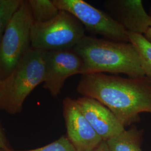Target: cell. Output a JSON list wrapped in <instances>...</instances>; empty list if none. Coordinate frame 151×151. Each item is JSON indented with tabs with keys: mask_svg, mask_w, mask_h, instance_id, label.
<instances>
[{
	"mask_svg": "<svg viewBox=\"0 0 151 151\" xmlns=\"http://www.w3.org/2000/svg\"><path fill=\"white\" fill-rule=\"evenodd\" d=\"M76 90L82 96L103 104L125 128L138 122L140 113L151 114V80L147 76L124 78L104 73L83 75Z\"/></svg>",
	"mask_w": 151,
	"mask_h": 151,
	"instance_id": "cell-1",
	"label": "cell"
},
{
	"mask_svg": "<svg viewBox=\"0 0 151 151\" xmlns=\"http://www.w3.org/2000/svg\"><path fill=\"white\" fill-rule=\"evenodd\" d=\"M73 49L82 60L81 75L108 72L132 78L146 76L138 52L130 42L85 35Z\"/></svg>",
	"mask_w": 151,
	"mask_h": 151,
	"instance_id": "cell-2",
	"label": "cell"
},
{
	"mask_svg": "<svg viewBox=\"0 0 151 151\" xmlns=\"http://www.w3.org/2000/svg\"><path fill=\"white\" fill-rule=\"evenodd\" d=\"M45 72V51L30 47L14 70L0 80V110L10 115L20 113L25 99L43 83Z\"/></svg>",
	"mask_w": 151,
	"mask_h": 151,
	"instance_id": "cell-3",
	"label": "cell"
},
{
	"mask_svg": "<svg viewBox=\"0 0 151 151\" xmlns=\"http://www.w3.org/2000/svg\"><path fill=\"white\" fill-rule=\"evenodd\" d=\"M85 29L75 16L60 10L45 22H34L30 32V47L44 51L73 48L86 35Z\"/></svg>",
	"mask_w": 151,
	"mask_h": 151,
	"instance_id": "cell-4",
	"label": "cell"
},
{
	"mask_svg": "<svg viewBox=\"0 0 151 151\" xmlns=\"http://www.w3.org/2000/svg\"><path fill=\"white\" fill-rule=\"evenodd\" d=\"M33 22L28 1L22 0L0 42V80L14 70L30 48V32Z\"/></svg>",
	"mask_w": 151,
	"mask_h": 151,
	"instance_id": "cell-5",
	"label": "cell"
},
{
	"mask_svg": "<svg viewBox=\"0 0 151 151\" xmlns=\"http://www.w3.org/2000/svg\"><path fill=\"white\" fill-rule=\"evenodd\" d=\"M60 10L67 11L81 22L85 30L110 40L129 42V32L107 12L83 0H53Z\"/></svg>",
	"mask_w": 151,
	"mask_h": 151,
	"instance_id": "cell-6",
	"label": "cell"
},
{
	"mask_svg": "<svg viewBox=\"0 0 151 151\" xmlns=\"http://www.w3.org/2000/svg\"><path fill=\"white\" fill-rule=\"evenodd\" d=\"M45 58L43 86L53 97H57L69 77L81 75L82 60L73 48L45 51Z\"/></svg>",
	"mask_w": 151,
	"mask_h": 151,
	"instance_id": "cell-7",
	"label": "cell"
},
{
	"mask_svg": "<svg viewBox=\"0 0 151 151\" xmlns=\"http://www.w3.org/2000/svg\"><path fill=\"white\" fill-rule=\"evenodd\" d=\"M62 108L65 135L76 151H90L103 141L83 115L76 100L65 97Z\"/></svg>",
	"mask_w": 151,
	"mask_h": 151,
	"instance_id": "cell-8",
	"label": "cell"
},
{
	"mask_svg": "<svg viewBox=\"0 0 151 151\" xmlns=\"http://www.w3.org/2000/svg\"><path fill=\"white\" fill-rule=\"evenodd\" d=\"M104 6L108 14L128 32L144 35L151 27V16L140 0H108Z\"/></svg>",
	"mask_w": 151,
	"mask_h": 151,
	"instance_id": "cell-9",
	"label": "cell"
},
{
	"mask_svg": "<svg viewBox=\"0 0 151 151\" xmlns=\"http://www.w3.org/2000/svg\"><path fill=\"white\" fill-rule=\"evenodd\" d=\"M76 101L86 119L102 140L107 141L125 129L115 115L96 100L82 96Z\"/></svg>",
	"mask_w": 151,
	"mask_h": 151,
	"instance_id": "cell-10",
	"label": "cell"
},
{
	"mask_svg": "<svg viewBox=\"0 0 151 151\" xmlns=\"http://www.w3.org/2000/svg\"><path fill=\"white\" fill-rule=\"evenodd\" d=\"M143 130L133 125L106 141L109 151H144L142 148Z\"/></svg>",
	"mask_w": 151,
	"mask_h": 151,
	"instance_id": "cell-11",
	"label": "cell"
},
{
	"mask_svg": "<svg viewBox=\"0 0 151 151\" xmlns=\"http://www.w3.org/2000/svg\"><path fill=\"white\" fill-rule=\"evenodd\" d=\"M34 22H45L57 16L59 9L54 4L53 0H28Z\"/></svg>",
	"mask_w": 151,
	"mask_h": 151,
	"instance_id": "cell-12",
	"label": "cell"
},
{
	"mask_svg": "<svg viewBox=\"0 0 151 151\" xmlns=\"http://www.w3.org/2000/svg\"><path fill=\"white\" fill-rule=\"evenodd\" d=\"M129 42L132 44L140 57L145 75L151 80V43L143 35L129 32Z\"/></svg>",
	"mask_w": 151,
	"mask_h": 151,
	"instance_id": "cell-13",
	"label": "cell"
},
{
	"mask_svg": "<svg viewBox=\"0 0 151 151\" xmlns=\"http://www.w3.org/2000/svg\"><path fill=\"white\" fill-rule=\"evenodd\" d=\"M22 1V0H5L0 5V42L6 28Z\"/></svg>",
	"mask_w": 151,
	"mask_h": 151,
	"instance_id": "cell-14",
	"label": "cell"
},
{
	"mask_svg": "<svg viewBox=\"0 0 151 151\" xmlns=\"http://www.w3.org/2000/svg\"><path fill=\"white\" fill-rule=\"evenodd\" d=\"M0 151H76L65 135H62L58 139L47 145L36 149L29 150H14L13 149L2 150Z\"/></svg>",
	"mask_w": 151,
	"mask_h": 151,
	"instance_id": "cell-15",
	"label": "cell"
},
{
	"mask_svg": "<svg viewBox=\"0 0 151 151\" xmlns=\"http://www.w3.org/2000/svg\"><path fill=\"white\" fill-rule=\"evenodd\" d=\"M0 149L9 150L12 149L10 142L6 135L5 130L4 129L0 122Z\"/></svg>",
	"mask_w": 151,
	"mask_h": 151,
	"instance_id": "cell-16",
	"label": "cell"
},
{
	"mask_svg": "<svg viewBox=\"0 0 151 151\" xmlns=\"http://www.w3.org/2000/svg\"><path fill=\"white\" fill-rule=\"evenodd\" d=\"M88 151H109L106 141H101L97 146Z\"/></svg>",
	"mask_w": 151,
	"mask_h": 151,
	"instance_id": "cell-17",
	"label": "cell"
},
{
	"mask_svg": "<svg viewBox=\"0 0 151 151\" xmlns=\"http://www.w3.org/2000/svg\"><path fill=\"white\" fill-rule=\"evenodd\" d=\"M145 38L151 43V27L148 30L146 34L144 35Z\"/></svg>",
	"mask_w": 151,
	"mask_h": 151,
	"instance_id": "cell-18",
	"label": "cell"
},
{
	"mask_svg": "<svg viewBox=\"0 0 151 151\" xmlns=\"http://www.w3.org/2000/svg\"><path fill=\"white\" fill-rule=\"evenodd\" d=\"M4 1H5V0H0V5H1L2 4H3V2H4Z\"/></svg>",
	"mask_w": 151,
	"mask_h": 151,
	"instance_id": "cell-19",
	"label": "cell"
},
{
	"mask_svg": "<svg viewBox=\"0 0 151 151\" xmlns=\"http://www.w3.org/2000/svg\"><path fill=\"white\" fill-rule=\"evenodd\" d=\"M149 14L151 16V7L150 8V13H149Z\"/></svg>",
	"mask_w": 151,
	"mask_h": 151,
	"instance_id": "cell-20",
	"label": "cell"
}]
</instances>
